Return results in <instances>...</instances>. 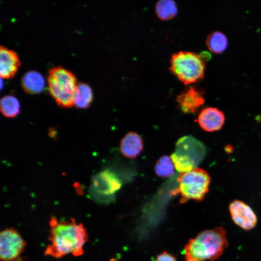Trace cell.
Masks as SVG:
<instances>
[{"label": "cell", "instance_id": "52a82bcc", "mask_svg": "<svg viewBox=\"0 0 261 261\" xmlns=\"http://www.w3.org/2000/svg\"><path fill=\"white\" fill-rule=\"evenodd\" d=\"M26 242L14 228H6L0 234V258L2 261H14L24 252Z\"/></svg>", "mask_w": 261, "mask_h": 261}, {"label": "cell", "instance_id": "ffe728a7", "mask_svg": "<svg viewBox=\"0 0 261 261\" xmlns=\"http://www.w3.org/2000/svg\"><path fill=\"white\" fill-rule=\"evenodd\" d=\"M155 261H176L175 257L170 254L163 252L160 254L156 258Z\"/></svg>", "mask_w": 261, "mask_h": 261}, {"label": "cell", "instance_id": "7a4b0ae2", "mask_svg": "<svg viewBox=\"0 0 261 261\" xmlns=\"http://www.w3.org/2000/svg\"><path fill=\"white\" fill-rule=\"evenodd\" d=\"M227 232L221 226L204 230L190 239L184 250L185 261H214L228 246Z\"/></svg>", "mask_w": 261, "mask_h": 261}, {"label": "cell", "instance_id": "9c48e42d", "mask_svg": "<svg viewBox=\"0 0 261 261\" xmlns=\"http://www.w3.org/2000/svg\"><path fill=\"white\" fill-rule=\"evenodd\" d=\"M229 210L232 221L242 229L249 231L256 227L257 217L247 204L239 200H235L230 204Z\"/></svg>", "mask_w": 261, "mask_h": 261}, {"label": "cell", "instance_id": "ba28073f", "mask_svg": "<svg viewBox=\"0 0 261 261\" xmlns=\"http://www.w3.org/2000/svg\"><path fill=\"white\" fill-rule=\"evenodd\" d=\"M121 185L120 180L113 172L105 170L93 176L90 192L96 199L105 201L108 197H112Z\"/></svg>", "mask_w": 261, "mask_h": 261}, {"label": "cell", "instance_id": "8fae6325", "mask_svg": "<svg viewBox=\"0 0 261 261\" xmlns=\"http://www.w3.org/2000/svg\"><path fill=\"white\" fill-rule=\"evenodd\" d=\"M20 61L14 50L3 46L0 49V75L1 78L10 79L16 73Z\"/></svg>", "mask_w": 261, "mask_h": 261}, {"label": "cell", "instance_id": "3957f363", "mask_svg": "<svg viewBox=\"0 0 261 261\" xmlns=\"http://www.w3.org/2000/svg\"><path fill=\"white\" fill-rule=\"evenodd\" d=\"M49 92L60 107L69 108L74 105V96L77 86L76 77L61 66L50 69L47 75Z\"/></svg>", "mask_w": 261, "mask_h": 261}, {"label": "cell", "instance_id": "ac0fdd59", "mask_svg": "<svg viewBox=\"0 0 261 261\" xmlns=\"http://www.w3.org/2000/svg\"><path fill=\"white\" fill-rule=\"evenodd\" d=\"M20 104L18 99L12 95H6L0 100V111L6 117H14L19 114Z\"/></svg>", "mask_w": 261, "mask_h": 261}, {"label": "cell", "instance_id": "277c9868", "mask_svg": "<svg viewBox=\"0 0 261 261\" xmlns=\"http://www.w3.org/2000/svg\"><path fill=\"white\" fill-rule=\"evenodd\" d=\"M205 145L191 135L184 136L176 143L174 152L170 157L175 168L183 173L197 168L206 154Z\"/></svg>", "mask_w": 261, "mask_h": 261}, {"label": "cell", "instance_id": "6da1fadb", "mask_svg": "<svg viewBox=\"0 0 261 261\" xmlns=\"http://www.w3.org/2000/svg\"><path fill=\"white\" fill-rule=\"evenodd\" d=\"M49 225V243L44 251L45 255L59 259L70 253L74 256L83 254L88 235L81 223H77L73 218L63 220L52 216Z\"/></svg>", "mask_w": 261, "mask_h": 261}, {"label": "cell", "instance_id": "7c38bea8", "mask_svg": "<svg viewBox=\"0 0 261 261\" xmlns=\"http://www.w3.org/2000/svg\"><path fill=\"white\" fill-rule=\"evenodd\" d=\"M223 113L217 108L207 107L202 111L198 116V122L201 127L207 131L219 130L224 124Z\"/></svg>", "mask_w": 261, "mask_h": 261}, {"label": "cell", "instance_id": "e0dca14e", "mask_svg": "<svg viewBox=\"0 0 261 261\" xmlns=\"http://www.w3.org/2000/svg\"><path fill=\"white\" fill-rule=\"evenodd\" d=\"M156 13L162 20H168L173 18L177 13V7L172 0H161L156 3Z\"/></svg>", "mask_w": 261, "mask_h": 261}, {"label": "cell", "instance_id": "d6986e66", "mask_svg": "<svg viewBox=\"0 0 261 261\" xmlns=\"http://www.w3.org/2000/svg\"><path fill=\"white\" fill-rule=\"evenodd\" d=\"M174 165L170 157L164 155L160 157L155 166V171L160 177L168 178L174 173Z\"/></svg>", "mask_w": 261, "mask_h": 261}, {"label": "cell", "instance_id": "9a60e30c", "mask_svg": "<svg viewBox=\"0 0 261 261\" xmlns=\"http://www.w3.org/2000/svg\"><path fill=\"white\" fill-rule=\"evenodd\" d=\"M92 99L93 92L90 86L86 83H78L74 96V105L78 108H87Z\"/></svg>", "mask_w": 261, "mask_h": 261}, {"label": "cell", "instance_id": "5b68a950", "mask_svg": "<svg viewBox=\"0 0 261 261\" xmlns=\"http://www.w3.org/2000/svg\"><path fill=\"white\" fill-rule=\"evenodd\" d=\"M170 64L171 72L185 85L200 81L204 77V59L196 53L179 51L174 54Z\"/></svg>", "mask_w": 261, "mask_h": 261}, {"label": "cell", "instance_id": "30bf717a", "mask_svg": "<svg viewBox=\"0 0 261 261\" xmlns=\"http://www.w3.org/2000/svg\"><path fill=\"white\" fill-rule=\"evenodd\" d=\"M181 110L185 113H194L203 104V92L195 87H189L177 97Z\"/></svg>", "mask_w": 261, "mask_h": 261}, {"label": "cell", "instance_id": "5bb4252c", "mask_svg": "<svg viewBox=\"0 0 261 261\" xmlns=\"http://www.w3.org/2000/svg\"><path fill=\"white\" fill-rule=\"evenodd\" d=\"M45 85L42 75L36 71H29L23 76L21 86L27 93L31 94L40 93L43 91Z\"/></svg>", "mask_w": 261, "mask_h": 261}, {"label": "cell", "instance_id": "2e32d148", "mask_svg": "<svg viewBox=\"0 0 261 261\" xmlns=\"http://www.w3.org/2000/svg\"><path fill=\"white\" fill-rule=\"evenodd\" d=\"M206 45L211 52L219 54L227 48V38L222 32L216 31L209 34L206 40Z\"/></svg>", "mask_w": 261, "mask_h": 261}, {"label": "cell", "instance_id": "4fadbf2b", "mask_svg": "<svg viewBox=\"0 0 261 261\" xmlns=\"http://www.w3.org/2000/svg\"><path fill=\"white\" fill-rule=\"evenodd\" d=\"M143 149V143L142 138L136 132H128L120 141V152L125 157L135 158L140 154Z\"/></svg>", "mask_w": 261, "mask_h": 261}, {"label": "cell", "instance_id": "8992f818", "mask_svg": "<svg viewBox=\"0 0 261 261\" xmlns=\"http://www.w3.org/2000/svg\"><path fill=\"white\" fill-rule=\"evenodd\" d=\"M178 187L174 193H179L180 203L188 200L201 201L209 191L210 178L207 172L199 168L180 174L177 179Z\"/></svg>", "mask_w": 261, "mask_h": 261}]
</instances>
